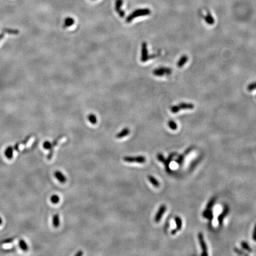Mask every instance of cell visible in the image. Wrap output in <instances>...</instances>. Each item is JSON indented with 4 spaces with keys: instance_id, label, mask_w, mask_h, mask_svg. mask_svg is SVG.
<instances>
[{
    "instance_id": "8992f818",
    "label": "cell",
    "mask_w": 256,
    "mask_h": 256,
    "mask_svg": "<svg viewBox=\"0 0 256 256\" xmlns=\"http://www.w3.org/2000/svg\"><path fill=\"white\" fill-rule=\"evenodd\" d=\"M166 209H167V207H166L165 205H162L161 206H160V207L158 212H156V215L155 216L154 221H155V222L158 223V222H159L161 221V218L163 217V216L164 215Z\"/></svg>"
},
{
    "instance_id": "2e32d148",
    "label": "cell",
    "mask_w": 256,
    "mask_h": 256,
    "mask_svg": "<svg viewBox=\"0 0 256 256\" xmlns=\"http://www.w3.org/2000/svg\"><path fill=\"white\" fill-rule=\"evenodd\" d=\"M74 23H75V20H74V19L73 18L70 17H66L65 19L64 27H71V26H72L74 24Z\"/></svg>"
},
{
    "instance_id": "d6a6232c",
    "label": "cell",
    "mask_w": 256,
    "mask_h": 256,
    "mask_svg": "<svg viewBox=\"0 0 256 256\" xmlns=\"http://www.w3.org/2000/svg\"><path fill=\"white\" fill-rule=\"evenodd\" d=\"M30 137H31V136H30V135L27 136L26 137V139H25L24 141H23L22 142H21L20 144H22V145H26V144L28 142V141L30 140Z\"/></svg>"
},
{
    "instance_id": "9a60e30c",
    "label": "cell",
    "mask_w": 256,
    "mask_h": 256,
    "mask_svg": "<svg viewBox=\"0 0 256 256\" xmlns=\"http://www.w3.org/2000/svg\"><path fill=\"white\" fill-rule=\"evenodd\" d=\"M188 56L187 55H183L182 56L180 60H179L178 62H177V66L179 68H182L188 61Z\"/></svg>"
},
{
    "instance_id": "8fae6325",
    "label": "cell",
    "mask_w": 256,
    "mask_h": 256,
    "mask_svg": "<svg viewBox=\"0 0 256 256\" xmlns=\"http://www.w3.org/2000/svg\"><path fill=\"white\" fill-rule=\"evenodd\" d=\"M179 107L181 110H192L194 107V106L192 103H181L179 104Z\"/></svg>"
},
{
    "instance_id": "6da1fadb",
    "label": "cell",
    "mask_w": 256,
    "mask_h": 256,
    "mask_svg": "<svg viewBox=\"0 0 256 256\" xmlns=\"http://www.w3.org/2000/svg\"><path fill=\"white\" fill-rule=\"evenodd\" d=\"M151 13V12L150 9L149 8H140L137 9L133 12L129 16H128L126 19V22L127 23H131L132 21H133L135 18L140 17H143L146 16H149Z\"/></svg>"
},
{
    "instance_id": "1f68e13d",
    "label": "cell",
    "mask_w": 256,
    "mask_h": 256,
    "mask_svg": "<svg viewBox=\"0 0 256 256\" xmlns=\"http://www.w3.org/2000/svg\"><path fill=\"white\" fill-rule=\"evenodd\" d=\"M234 251H235L236 253H237V254H239V255H248L247 254L244 253V251H241V250H240V249H237V248H234Z\"/></svg>"
},
{
    "instance_id": "ffe728a7",
    "label": "cell",
    "mask_w": 256,
    "mask_h": 256,
    "mask_svg": "<svg viewBox=\"0 0 256 256\" xmlns=\"http://www.w3.org/2000/svg\"><path fill=\"white\" fill-rule=\"evenodd\" d=\"M174 221L176 223V229L179 231L182 229V219L179 217L178 216H176L175 218H174Z\"/></svg>"
},
{
    "instance_id": "83f0119b",
    "label": "cell",
    "mask_w": 256,
    "mask_h": 256,
    "mask_svg": "<svg viewBox=\"0 0 256 256\" xmlns=\"http://www.w3.org/2000/svg\"><path fill=\"white\" fill-rule=\"evenodd\" d=\"M16 239V237H12V238H7L6 240H4L3 241H2L1 242V244H9V243H12V242H13L14 241V240Z\"/></svg>"
},
{
    "instance_id": "277c9868",
    "label": "cell",
    "mask_w": 256,
    "mask_h": 256,
    "mask_svg": "<svg viewBox=\"0 0 256 256\" xmlns=\"http://www.w3.org/2000/svg\"><path fill=\"white\" fill-rule=\"evenodd\" d=\"M123 160L127 163H145L146 162V158L144 156H137L136 157L126 156L123 157Z\"/></svg>"
},
{
    "instance_id": "30bf717a",
    "label": "cell",
    "mask_w": 256,
    "mask_h": 256,
    "mask_svg": "<svg viewBox=\"0 0 256 256\" xmlns=\"http://www.w3.org/2000/svg\"><path fill=\"white\" fill-rule=\"evenodd\" d=\"M55 178L61 183H65L66 182V179L65 176L60 171H56L54 173Z\"/></svg>"
},
{
    "instance_id": "7402d4cb",
    "label": "cell",
    "mask_w": 256,
    "mask_h": 256,
    "mask_svg": "<svg viewBox=\"0 0 256 256\" xmlns=\"http://www.w3.org/2000/svg\"><path fill=\"white\" fill-rule=\"evenodd\" d=\"M43 148L46 150H51L50 152L53 153V146H52V144H51L50 142L48 141H46L44 143H43Z\"/></svg>"
},
{
    "instance_id": "ba28073f",
    "label": "cell",
    "mask_w": 256,
    "mask_h": 256,
    "mask_svg": "<svg viewBox=\"0 0 256 256\" xmlns=\"http://www.w3.org/2000/svg\"><path fill=\"white\" fill-rule=\"evenodd\" d=\"M229 211H230L229 207H228V206L225 205V206H224L223 211L222 212V213L218 216V223H219V225H221V226L222 225L223 219H224V218H225V216L228 214Z\"/></svg>"
},
{
    "instance_id": "4316f807",
    "label": "cell",
    "mask_w": 256,
    "mask_h": 256,
    "mask_svg": "<svg viewBox=\"0 0 256 256\" xmlns=\"http://www.w3.org/2000/svg\"><path fill=\"white\" fill-rule=\"evenodd\" d=\"M168 125H169V127L170 128V129L173 130V131H175V130H176L177 129V125L173 121H170L168 122Z\"/></svg>"
},
{
    "instance_id": "4dcf8cb0",
    "label": "cell",
    "mask_w": 256,
    "mask_h": 256,
    "mask_svg": "<svg viewBox=\"0 0 256 256\" xmlns=\"http://www.w3.org/2000/svg\"><path fill=\"white\" fill-rule=\"evenodd\" d=\"M157 156V158H158V160L160 162L164 163V162L165 161V158H164V155H163L162 154H161V153L158 154H157V156Z\"/></svg>"
},
{
    "instance_id": "9c48e42d",
    "label": "cell",
    "mask_w": 256,
    "mask_h": 256,
    "mask_svg": "<svg viewBox=\"0 0 256 256\" xmlns=\"http://www.w3.org/2000/svg\"><path fill=\"white\" fill-rule=\"evenodd\" d=\"M202 216H203L204 218L208 219L210 222H211L212 221V219H213V211H212V209H206L202 213Z\"/></svg>"
},
{
    "instance_id": "44dd1931",
    "label": "cell",
    "mask_w": 256,
    "mask_h": 256,
    "mask_svg": "<svg viewBox=\"0 0 256 256\" xmlns=\"http://www.w3.org/2000/svg\"><path fill=\"white\" fill-rule=\"evenodd\" d=\"M88 120L93 125H95L97 122V119L96 116L93 113H91L88 116Z\"/></svg>"
},
{
    "instance_id": "5b68a950",
    "label": "cell",
    "mask_w": 256,
    "mask_h": 256,
    "mask_svg": "<svg viewBox=\"0 0 256 256\" xmlns=\"http://www.w3.org/2000/svg\"><path fill=\"white\" fill-rule=\"evenodd\" d=\"M198 240L200 245V247L202 250V256H206L208 255V249H207V245H206V244L205 242V239H204V237L203 235L202 232H199L198 234Z\"/></svg>"
},
{
    "instance_id": "74e56055",
    "label": "cell",
    "mask_w": 256,
    "mask_h": 256,
    "mask_svg": "<svg viewBox=\"0 0 256 256\" xmlns=\"http://www.w3.org/2000/svg\"><path fill=\"white\" fill-rule=\"evenodd\" d=\"M177 231H178V230H177L176 228H175V229H174V230H173L171 231V234L172 235H175V234L177 233Z\"/></svg>"
},
{
    "instance_id": "836d02e7",
    "label": "cell",
    "mask_w": 256,
    "mask_h": 256,
    "mask_svg": "<svg viewBox=\"0 0 256 256\" xmlns=\"http://www.w3.org/2000/svg\"><path fill=\"white\" fill-rule=\"evenodd\" d=\"M183 159H184L183 155H181L179 157V158L176 160V163L179 164H181L183 161Z\"/></svg>"
},
{
    "instance_id": "5bb4252c",
    "label": "cell",
    "mask_w": 256,
    "mask_h": 256,
    "mask_svg": "<svg viewBox=\"0 0 256 256\" xmlns=\"http://www.w3.org/2000/svg\"><path fill=\"white\" fill-rule=\"evenodd\" d=\"M203 18H205V22L207 23L209 25H212L215 23L214 18L212 17V16L211 14V13L208 12L206 13V15L203 16Z\"/></svg>"
},
{
    "instance_id": "484cf974",
    "label": "cell",
    "mask_w": 256,
    "mask_h": 256,
    "mask_svg": "<svg viewBox=\"0 0 256 256\" xmlns=\"http://www.w3.org/2000/svg\"><path fill=\"white\" fill-rule=\"evenodd\" d=\"M60 198L58 195L54 194L51 197V201L54 204L58 203L59 202H60Z\"/></svg>"
},
{
    "instance_id": "603a6c76",
    "label": "cell",
    "mask_w": 256,
    "mask_h": 256,
    "mask_svg": "<svg viewBox=\"0 0 256 256\" xmlns=\"http://www.w3.org/2000/svg\"><path fill=\"white\" fill-rule=\"evenodd\" d=\"M241 247L243 249H244L245 250H246V251L249 252V253H251L252 252V249L250 248V245L248 244L247 242H246L244 241H242L241 242Z\"/></svg>"
},
{
    "instance_id": "4fadbf2b",
    "label": "cell",
    "mask_w": 256,
    "mask_h": 256,
    "mask_svg": "<svg viewBox=\"0 0 256 256\" xmlns=\"http://www.w3.org/2000/svg\"><path fill=\"white\" fill-rule=\"evenodd\" d=\"M175 153H173L171 155H170V156L168 157V158L165 160V161L164 162L165 165V169L167 172H170V171H171L170 169V164L171 162V161L173 160V158L174 156L175 155Z\"/></svg>"
},
{
    "instance_id": "e0dca14e",
    "label": "cell",
    "mask_w": 256,
    "mask_h": 256,
    "mask_svg": "<svg viewBox=\"0 0 256 256\" xmlns=\"http://www.w3.org/2000/svg\"><path fill=\"white\" fill-rule=\"evenodd\" d=\"M13 148L12 146H8L5 151V155L8 159H12L13 156Z\"/></svg>"
},
{
    "instance_id": "f35d334b",
    "label": "cell",
    "mask_w": 256,
    "mask_h": 256,
    "mask_svg": "<svg viewBox=\"0 0 256 256\" xmlns=\"http://www.w3.org/2000/svg\"><path fill=\"white\" fill-rule=\"evenodd\" d=\"M2 219H1V218H0V225H1V223H2Z\"/></svg>"
},
{
    "instance_id": "d590c367",
    "label": "cell",
    "mask_w": 256,
    "mask_h": 256,
    "mask_svg": "<svg viewBox=\"0 0 256 256\" xmlns=\"http://www.w3.org/2000/svg\"><path fill=\"white\" fill-rule=\"evenodd\" d=\"M253 238L254 241H256V223L255 225L254 226V229L253 231Z\"/></svg>"
},
{
    "instance_id": "7a4b0ae2",
    "label": "cell",
    "mask_w": 256,
    "mask_h": 256,
    "mask_svg": "<svg viewBox=\"0 0 256 256\" xmlns=\"http://www.w3.org/2000/svg\"><path fill=\"white\" fill-rule=\"evenodd\" d=\"M150 60H151V58L149 56L148 50V45L145 42H144L142 43L141 46V61L142 62H145Z\"/></svg>"
},
{
    "instance_id": "f546056e",
    "label": "cell",
    "mask_w": 256,
    "mask_h": 256,
    "mask_svg": "<svg viewBox=\"0 0 256 256\" xmlns=\"http://www.w3.org/2000/svg\"><path fill=\"white\" fill-rule=\"evenodd\" d=\"M180 110V108H179V107L178 105L173 106L171 107V112L173 113H177V112H179Z\"/></svg>"
},
{
    "instance_id": "cb8c5ba5",
    "label": "cell",
    "mask_w": 256,
    "mask_h": 256,
    "mask_svg": "<svg viewBox=\"0 0 256 256\" xmlns=\"http://www.w3.org/2000/svg\"><path fill=\"white\" fill-rule=\"evenodd\" d=\"M18 244L20 247L24 251H27L28 250V246L27 244H26V242H25L24 240H20L18 242Z\"/></svg>"
},
{
    "instance_id": "7c38bea8",
    "label": "cell",
    "mask_w": 256,
    "mask_h": 256,
    "mask_svg": "<svg viewBox=\"0 0 256 256\" xmlns=\"http://www.w3.org/2000/svg\"><path fill=\"white\" fill-rule=\"evenodd\" d=\"M129 133H130V129H129V128L125 127V128H124V129H123L121 132L118 133L116 136L117 138H123V137L129 135Z\"/></svg>"
},
{
    "instance_id": "52a82bcc",
    "label": "cell",
    "mask_w": 256,
    "mask_h": 256,
    "mask_svg": "<svg viewBox=\"0 0 256 256\" xmlns=\"http://www.w3.org/2000/svg\"><path fill=\"white\" fill-rule=\"evenodd\" d=\"M123 3V0H116V3H115L116 12L117 13L118 15H119L122 18H123L125 16V12L121 8Z\"/></svg>"
},
{
    "instance_id": "d6986e66",
    "label": "cell",
    "mask_w": 256,
    "mask_h": 256,
    "mask_svg": "<svg viewBox=\"0 0 256 256\" xmlns=\"http://www.w3.org/2000/svg\"><path fill=\"white\" fill-rule=\"evenodd\" d=\"M52 223L55 228L59 227V226L60 225V216H59L58 214H55L54 215Z\"/></svg>"
},
{
    "instance_id": "3957f363",
    "label": "cell",
    "mask_w": 256,
    "mask_h": 256,
    "mask_svg": "<svg viewBox=\"0 0 256 256\" xmlns=\"http://www.w3.org/2000/svg\"><path fill=\"white\" fill-rule=\"evenodd\" d=\"M171 72L172 71L170 68L165 67H160L153 71V74L156 77H163L165 75H170Z\"/></svg>"
},
{
    "instance_id": "d4e9b609",
    "label": "cell",
    "mask_w": 256,
    "mask_h": 256,
    "mask_svg": "<svg viewBox=\"0 0 256 256\" xmlns=\"http://www.w3.org/2000/svg\"><path fill=\"white\" fill-rule=\"evenodd\" d=\"M215 202H216V198H212L209 201V202L208 203L207 205H206V209H211L213 207V206H214V205H215Z\"/></svg>"
},
{
    "instance_id": "ac0fdd59",
    "label": "cell",
    "mask_w": 256,
    "mask_h": 256,
    "mask_svg": "<svg viewBox=\"0 0 256 256\" xmlns=\"http://www.w3.org/2000/svg\"><path fill=\"white\" fill-rule=\"evenodd\" d=\"M148 180L150 181V182L154 186L155 188H159L160 187V183L158 182V181L154 177H153L152 175H149L148 176Z\"/></svg>"
},
{
    "instance_id": "ab89813d",
    "label": "cell",
    "mask_w": 256,
    "mask_h": 256,
    "mask_svg": "<svg viewBox=\"0 0 256 256\" xmlns=\"http://www.w3.org/2000/svg\"><path fill=\"white\" fill-rule=\"evenodd\" d=\"M93 1H94V0H93Z\"/></svg>"
},
{
    "instance_id": "f1b7e54d",
    "label": "cell",
    "mask_w": 256,
    "mask_h": 256,
    "mask_svg": "<svg viewBox=\"0 0 256 256\" xmlns=\"http://www.w3.org/2000/svg\"><path fill=\"white\" fill-rule=\"evenodd\" d=\"M247 89L249 91H253L255 89H256V81L253 83H251L249 85V86L247 87Z\"/></svg>"
},
{
    "instance_id": "8d00e7d4",
    "label": "cell",
    "mask_w": 256,
    "mask_h": 256,
    "mask_svg": "<svg viewBox=\"0 0 256 256\" xmlns=\"http://www.w3.org/2000/svg\"><path fill=\"white\" fill-rule=\"evenodd\" d=\"M83 252L82 251H78L75 254V256H81V255H83Z\"/></svg>"
},
{
    "instance_id": "e575fe53",
    "label": "cell",
    "mask_w": 256,
    "mask_h": 256,
    "mask_svg": "<svg viewBox=\"0 0 256 256\" xmlns=\"http://www.w3.org/2000/svg\"><path fill=\"white\" fill-rule=\"evenodd\" d=\"M20 144H21L20 142H17V143H16V144H15L14 148H13V149H14V150L17 151H19V146H20Z\"/></svg>"
}]
</instances>
